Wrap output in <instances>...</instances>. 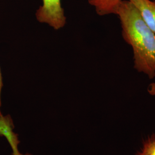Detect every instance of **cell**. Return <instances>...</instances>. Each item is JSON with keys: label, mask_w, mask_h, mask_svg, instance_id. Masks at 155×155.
I'll return each mask as SVG.
<instances>
[{"label": "cell", "mask_w": 155, "mask_h": 155, "mask_svg": "<svg viewBox=\"0 0 155 155\" xmlns=\"http://www.w3.org/2000/svg\"><path fill=\"white\" fill-rule=\"evenodd\" d=\"M122 38L133 51L134 68L150 79L155 78V33L128 0H122L116 13Z\"/></svg>", "instance_id": "1"}, {"label": "cell", "mask_w": 155, "mask_h": 155, "mask_svg": "<svg viewBox=\"0 0 155 155\" xmlns=\"http://www.w3.org/2000/svg\"><path fill=\"white\" fill-rule=\"evenodd\" d=\"M36 16L39 22L48 24L56 30L63 27L66 21L61 0H43Z\"/></svg>", "instance_id": "2"}, {"label": "cell", "mask_w": 155, "mask_h": 155, "mask_svg": "<svg viewBox=\"0 0 155 155\" xmlns=\"http://www.w3.org/2000/svg\"><path fill=\"white\" fill-rule=\"evenodd\" d=\"M138 10L147 26L155 33V2L151 0H128Z\"/></svg>", "instance_id": "3"}, {"label": "cell", "mask_w": 155, "mask_h": 155, "mask_svg": "<svg viewBox=\"0 0 155 155\" xmlns=\"http://www.w3.org/2000/svg\"><path fill=\"white\" fill-rule=\"evenodd\" d=\"M13 122L9 115L4 116L0 115V135L5 137L12 149L13 155H20L21 153L18 150V144L20 141L17 134L13 132Z\"/></svg>", "instance_id": "4"}, {"label": "cell", "mask_w": 155, "mask_h": 155, "mask_svg": "<svg viewBox=\"0 0 155 155\" xmlns=\"http://www.w3.org/2000/svg\"><path fill=\"white\" fill-rule=\"evenodd\" d=\"M122 0H88L89 4L94 7L100 16L116 15Z\"/></svg>", "instance_id": "5"}, {"label": "cell", "mask_w": 155, "mask_h": 155, "mask_svg": "<svg viewBox=\"0 0 155 155\" xmlns=\"http://www.w3.org/2000/svg\"><path fill=\"white\" fill-rule=\"evenodd\" d=\"M136 155H155V134L145 139Z\"/></svg>", "instance_id": "6"}, {"label": "cell", "mask_w": 155, "mask_h": 155, "mask_svg": "<svg viewBox=\"0 0 155 155\" xmlns=\"http://www.w3.org/2000/svg\"><path fill=\"white\" fill-rule=\"evenodd\" d=\"M148 93L152 96H155V82L150 83L147 89Z\"/></svg>", "instance_id": "7"}, {"label": "cell", "mask_w": 155, "mask_h": 155, "mask_svg": "<svg viewBox=\"0 0 155 155\" xmlns=\"http://www.w3.org/2000/svg\"><path fill=\"white\" fill-rule=\"evenodd\" d=\"M3 86V82H2V74L1 72V70H0V115L2 114L1 111V90Z\"/></svg>", "instance_id": "8"}, {"label": "cell", "mask_w": 155, "mask_h": 155, "mask_svg": "<svg viewBox=\"0 0 155 155\" xmlns=\"http://www.w3.org/2000/svg\"><path fill=\"white\" fill-rule=\"evenodd\" d=\"M20 155H29V154H27V155H22V154H21H21H20Z\"/></svg>", "instance_id": "9"}, {"label": "cell", "mask_w": 155, "mask_h": 155, "mask_svg": "<svg viewBox=\"0 0 155 155\" xmlns=\"http://www.w3.org/2000/svg\"></svg>", "instance_id": "10"}]
</instances>
